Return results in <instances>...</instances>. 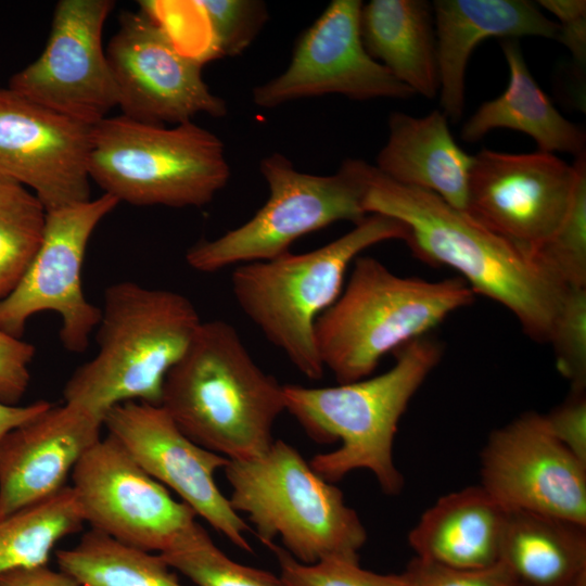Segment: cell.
<instances>
[{"instance_id":"cell-21","label":"cell","mask_w":586,"mask_h":586,"mask_svg":"<svg viewBox=\"0 0 586 586\" xmlns=\"http://www.w3.org/2000/svg\"><path fill=\"white\" fill-rule=\"evenodd\" d=\"M472 162L473 155L455 141L441 110L421 117L393 112L375 167L397 183L430 191L466 211Z\"/></svg>"},{"instance_id":"cell-16","label":"cell","mask_w":586,"mask_h":586,"mask_svg":"<svg viewBox=\"0 0 586 586\" xmlns=\"http://www.w3.org/2000/svg\"><path fill=\"white\" fill-rule=\"evenodd\" d=\"M482 486L506 509L586 525V463L526 412L489 435L481 455Z\"/></svg>"},{"instance_id":"cell-37","label":"cell","mask_w":586,"mask_h":586,"mask_svg":"<svg viewBox=\"0 0 586 586\" xmlns=\"http://www.w3.org/2000/svg\"><path fill=\"white\" fill-rule=\"evenodd\" d=\"M537 4L559 20L557 40L570 50L579 69L584 67L586 59V1L539 0Z\"/></svg>"},{"instance_id":"cell-20","label":"cell","mask_w":586,"mask_h":586,"mask_svg":"<svg viewBox=\"0 0 586 586\" xmlns=\"http://www.w3.org/2000/svg\"><path fill=\"white\" fill-rule=\"evenodd\" d=\"M432 12L437 43L441 111L457 123L464 107V76L482 41L535 36L557 40L559 25L527 0H435Z\"/></svg>"},{"instance_id":"cell-28","label":"cell","mask_w":586,"mask_h":586,"mask_svg":"<svg viewBox=\"0 0 586 586\" xmlns=\"http://www.w3.org/2000/svg\"><path fill=\"white\" fill-rule=\"evenodd\" d=\"M47 214L29 189L0 178V301L13 291L36 256Z\"/></svg>"},{"instance_id":"cell-38","label":"cell","mask_w":586,"mask_h":586,"mask_svg":"<svg viewBox=\"0 0 586 586\" xmlns=\"http://www.w3.org/2000/svg\"><path fill=\"white\" fill-rule=\"evenodd\" d=\"M0 586H79L69 575L48 565L17 569L0 575Z\"/></svg>"},{"instance_id":"cell-10","label":"cell","mask_w":586,"mask_h":586,"mask_svg":"<svg viewBox=\"0 0 586 586\" xmlns=\"http://www.w3.org/2000/svg\"><path fill=\"white\" fill-rule=\"evenodd\" d=\"M71 474L85 522L123 544L167 553L206 532L196 513L175 500L110 434L84 454Z\"/></svg>"},{"instance_id":"cell-30","label":"cell","mask_w":586,"mask_h":586,"mask_svg":"<svg viewBox=\"0 0 586 586\" xmlns=\"http://www.w3.org/2000/svg\"><path fill=\"white\" fill-rule=\"evenodd\" d=\"M532 252L566 286L586 288V162L564 220Z\"/></svg>"},{"instance_id":"cell-4","label":"cell","mask_w":586,"mask_h":586,"mask_svg":"<svg viewBox=\"0 0 586 586\" xmlns=\"http://www.w3.org/2000/svg\"><path fill=\"white\" fill-rule=\"evenodd\" d=\"M201 323L193 303L178 292L133 281L111 284L95 328L98 349L68 378L64 403L103 419L126 402L161 406L165 378Z\"/></svg>"},{"instance_id":"cell-26","label":"cell","mask_w":586,"mask_h":586,"mask_svg":"<svg viewBox=\"0 0 586 586\" xmlns=\"http://www.w3.org/2000/svg\"><path fill=\"white\" fill-rule=\"evenodd\" d=\"M59 570L79 586H183L164 558L90 530L56 551Z\"/></svg>"},{"instance_id":"cell-23","label":"cell","mask_w":586,"mask_h":586,"mask_svg":"<svg viewBox=\"0 0 586 586\" xmlns=\"http://www.w3.org/2000/svg\"><path fill=\"white\" fill-rule=\"evenodd\" d=\"M500 46L509 68L508 86L499 97L485 101L468 118L461 138L475 142L493 129L507 128L532 137L538 151L564 152L575 158L586 154L585 131L561 115L537 85L519 39H501Z\"/></svg>"},{"instance_id":"cell-40","label":"cell","mask_w":586,"mask_h":586,"mask_svg":"<svg viewBox=\"0 0 586 586\" xmlns=\"http://www.w3.org/2000/svg\"><path fill=\"white\" fill-rule=\"evenodd\" d=\"M574 586H586V573L579 576Z\"/></svg>"},{"instance_id":"cell-39","label":"cell","mask_w":586,"mask_h":586,"mask_svg":"<svg viewBox=\"0 0 586 586\" xmlns=\"http://www.w3.org/2000/svg\"><path fill=\"white\" fill-rule=\"evenodd\" d=\"M51 406L47 400L23 406L0 403V442L10 431L40 416Z\"/></svg>"},{"instance_id":"cell-36","label":"cell","mask_w":586,"mask_h":586,"mask_svg":"<svg viewBox=\"0 0 586 586\" xmlns=\"http://www.w3.org/2000/svg\"><path fill=\"white\" fill-rule=\"evenodd\" d=\"M544 419L550 433L586 463V388H571L566 399Z\"/></svg>"},{"instance_id":"cell-18","label":"cell","mask_w":586,"mask_h":586,"mask_svg":"<svg viewBox=\"0 0 586 586\" xmlns=\"http://www.w3.org/2000/svg\"><path fill=\"white\" fill-rule=\"evenodd\" d=\"M91 130L0 88V178L29 189L47 212L89 201Z\"/></svg>"},{"instance_id":"cell-24","label":"cell","mask_w":586,"mask_h":586,"mask_svg":"<svg viewBox=\"0 0 586 586\" xmlns=\"http://www.w3.org/2000/svg\"><path fill=\"white\" fill-rule=\"evenodd\" d=\"M367 53L402 84L433 99L440 91L432 5L424 0H371L360 11Z\"/></svg>"},{"instance_id":"cell-34","label":"cell","mask_w":586,"mask_h":586,"mask_svg":"<svg viewBox=\"0 0 586 586\" xmlns=\"http://www.w3.org/2000/svg\"><path fill=\"white\" fill-rule=\"evenodd\" d=\"M406 586H517L498 562L480 570H463L415 557L403 572Z\"/></svg>"},{"instance_id":"cell-15","label":"cell","mask_w":586,"mask_h":586,"mask_svg":"<svg viewBox=\"0 0 586 586\" xmlns=\"http://www.w3.org/2000/svg\"><path fill=\"white\" fill-rule=\"evenodd\" d=\"M360 0H333L300 36L283 73L253 90V101L271 109L290 101L342 94L352 100L409 99L415 92L365 50Z\"/></svg>"},{"instance_id":"cell-2","label":"cell","mask_w":586,"mask_h":586,"mask_svg":"<svg viewBox=\"0 0 586 586\" xmlns=\"http://www.w3.org/2000/svg\"><path fill=\"white\" fill-rule=\"evenodd\" d=\"M161 406L192 442L229 460L265 454L285 410L283 385L256 365L222 320L202 321L165 378Z\"/></svg>"},{"instance_id":"cell-5","label":"cell","mask_w":586,"mask_h":586,"mask_svg":"<svg viewBox=\"0 0 586 586\" xmlns=\"http://www.w3.org/2000/svg\"><path fill=\"white\" fill-rule=\"evenodd\" d=\"M352 265L340 296L316 322L319 357L339 384L368 378L387 353L424 336L474 300L458 277H402L361 255Z\"/></svg>"},{"instance_id":"cell-25","label":"cell","mask_w":586,"mask_h":586,"mask_svg":"<svg viewBox=\"0 0 586 586\" xmlns=\"http://www.w3.org/2000/svg\"><path fill=\"white\" fill-rule=\"evenodd\" d=\"M499 562L517 586H574L586 573V525L508 510Z\"/></svg>"},{"instance_id":"cell-6","label":"cell","mask_w":586,"mask_h":586,"mask_svg":"<svg viewBox=\"0 0 586 586\" xmlns=\"http://www.w3.org/2000/svg\"><path fill=\"white\" fill-rule=\"evenodd\" d=\"M399 220L369 214L342 237L310 252L238 265L231 288L242 311L306 378L319 380L324 367L316 344V322L337 300L348 267L366 249L406 241Z\"/></svg>"},{"instance_id":"cell-27","label":"cell","mask_w":586,"mask_h":586,"mask_svg":"<svg viewBox=\"0 0 586 586\" xmlns=\"http://www.w3.org/2000/svg\"><path fill=\"white\" fill-rule=\"evenodd\" d=\"M84 523L72 486L0 519V575L48 565L55 545Z\"/></svg>"},{"instance_id":"cell-7","label":"cell","mask_w":586,"mask_h":586,"mask_svg":"<svg viewBox=\"0 0 586 586\" xmlns=\"http://www.w3.org/2000/svg\"><path fill=\"white\" fill-rule=\"evenodd\" d=\"M224 471L232 508L247 514L264 545L280 537L284 549L305 564L358 562L367 540L358 514L295 447L277 440L259 457L229 460Z\"/></svg>"},{"instance_id":"cell-11","label":"cell","mask_w":586,"mask_h":586,"mask_svg":"<svg viewBox=\"0 0 586 586\" xmlns=\"http://www.w3.org/2000/svg\"><path fill=\"white\" fill-rule=\"evenodd\" d=\"M105 52L122 115L145 124L177 125L198 114H227L225 100L202 77L205 62L179 47L152 3L120 14Z\"/></svg>"},{"instance_id":"cell-8","label":"cell","mask_w":586,"mask_h":586,"mask_svg":"<svg viewBox=\"0 0 586 586\" xmlns=\"http://www.w3.org/2000/svg\"><path fill=\"white\" fill-rule=\"evenodd\" d=\"M88 169L104 193L136 206H204L230 176L215 133L192 120L166 127L124 115L92 126Z\"/></svg>"},{"instance_id":"cell-33","label":"cell","mask_w":586,"mask_h":586,"mask_svg":"<svg viewBox=\"0 0 586 586\" xmlns=\"http://www.w3.org/2000/svg\"><path fill=\"white\" fill-rule=\"evenodd\" d=\"M548 343L571 388H586V288H569Z\"/></svg>"},{"instance_id":"cell-35","label":"cell","mask_w":586,"mask_h":586,"mask_svg":"<svg viewBox=\"0 0 586 586\" xmlns=\"http://www.w3.org/2000/svg\"><path fill=\"white\" fill-rule=\"evenodd\" d=\"M33 344L0 329V403L18 405L30 381Z\"/></svg>"},{"instance_id":"cell-31","label":"cell","mask_w":586,"mask_h":586,"mask_svg":"<svg viewBox=\"0 0 586 586\" xmlns=\"http://www.w3.org/2000/svg\"><path fill=\"white\" fill-rule=\"evenodd\" d=\"M192 3L209 28L207 60L241 54L268 20L267 5L263 1L201 0Z\"/></svg>"},{"instance_id":"cell-17","label":"cell","mask_w":586,"mask_h":586,"mask_svg":"<svg viewBox=\"0 0 586 586\" xmlns=\"http://www.w3.org/2000/svg\"><path fill=\"white\" fill-rule=\"evenodd\" d=\"M103 426L162 485L238 548L252 551L249 525L215 482L229 459L187 437L162 406L126 402L112 407Z\"/></svg>"},{"instance_id":"cell-1","label":"cell","mask_w":586,"mask_h":586,"mask_svg":"<svg viewBox=\"0 0 586 586\" xmlns=\"http://www.w3.org/2000/svg\"><path fill=\"white\" fill-rule=\"evenodd\" d=\"M364 208L403 222L412 254L457 270L474 294L505 306L523 332L548 343L569 290L527 247L487 228L438 195L364 169Z\"/></svg>"},{"instance_id":"cell-22","label":"cell","mask_w":586,"mask_h":586,"mask_svg":"<svg viewBox=\"0 0 586 586\" xmlns=\"http://www.w3.org/2000/svg\"><path fill=\"white\" fill-rule=\"evenodd\" d=\"M508 509L482 485L442 496L408 534L416 557L480 570L499 562Z\"/></svg>"},{"instance_id":"cell-9","label":"cell","mask_w":586,"mask_h":586,"mask_svg":"<svg viewBox=\"0 0 586 586\" xmlns=\"http://www.w3.org/2000/svg\"><path fill=\"white\" fill-rule=\"evenodd\" d=\"M362 160L347 158L333 175L301 173L280 153L262 160L259 169L268 183L269 198L240 227L214 240H202L186 254L196 271L214 272L229 266L264 262L281 256L301 237L331 224L357 225L368 214L364 208Z\"/></svg>"},{"instance_id":"cell-32","label":"cell","mask_w":586,"mask_h":586,"mask_svg":"<svg viewBox=\"0 0 586 586\" xmlns=\"http://www.w3.org/2000/svg\"><path fill=\"white\" fill-rule=\"evenodd\" d=\"M266 546L276 555L279 576L286 586H406L403 573L380 574L360 568L358 562L340 559L305 564L273 542Z\"/></svg>"},{"instance_id":"cell-19","label":"cell","mask_w":586,"mask_h":586,"mask_svg":"<svg viewBox=\"0 0 586 586\" xmlns=\"http://www.w3.org/2000/svg\"><path fill=\"white\" fill-rule=\"evenodd\" d=\"M103 417L69 403L51 406L0 442V519L43 500L100 438Z\"/></svg>"},{"instance_id":"cell-29","label":"cell","mask_w":586,"mask_h":586,"mask_svg":"<svg viewBox=\"0 0 586 586\" xmlns=\"http://www.w3.org/2000/svg\"><path fill=\"white\" fill-rule=\"evenodd\" d=\"M160 555L196 586H286L280 576L228 558L207 532L181 549Z\"/></svg>"},{"instance_id":"cell-12","label":"cell","mask_w":586,"mask_h":586,"mask_svg":"<svg viewBox=\"0 0 586 586\" xmlns=\"http://www.w3.org/2000/svg\"><path fill=\"white\" fill-rule=\"evenodd\" d=\"M118 204L117 199L103 193L48 212L36 256L13 291L0 301V329L21 337L30 317L52 311L61 318L63 347L74 354L87 349L101 308L85 295L84 259L94 229Z\"/></svg>"},{"instance_id":"cell-3","label":"cell","mask_w":586,"mask_h":586,"mask_svg":"<svg viewBox=\"0 0 586 586\" xmlns=\"http://www.w3.org/2000/svg\"><path fill=\"white\" fill-rule=\"evenodd\" d=\"M443 356V345L426 335L395 351L385 372L327 387L283 385L285 410L318 444L341 442L318 454L310 467L328 482L367 469L387 495L398 494L404 479L393 459V443L410 399Z\"/></svg>"},{"instance_id":"cell-14","label":"cell","mask_w":586,"mask_h":586,"mask_svg":"<svg viewBox=\"0 0 586 586\" xmlns=\"http://www.w3.org/2000/svg\"><path fill=\"white\" fill-rule=\"evenodd\" d=\"M586 154L568 164L553 153L473 155L467 209L493 231L534 250L564 220Z\"/></svg>"},{"instance_id":"cell-13","label":"cell","mask_w":586,"mask_h":586,"mask_svg":"<svg viewBox=\"0 0 586 586\" xmlns=\"http://www.w3.org/2000/svg\"><path fill=\"white\" fill-rule=\"evenodd\" d=\"M112 0H61L41 54L15 73L9 89L68 118L94 126L117 106L102 44Z\"/></svg>"}]
</instances>
